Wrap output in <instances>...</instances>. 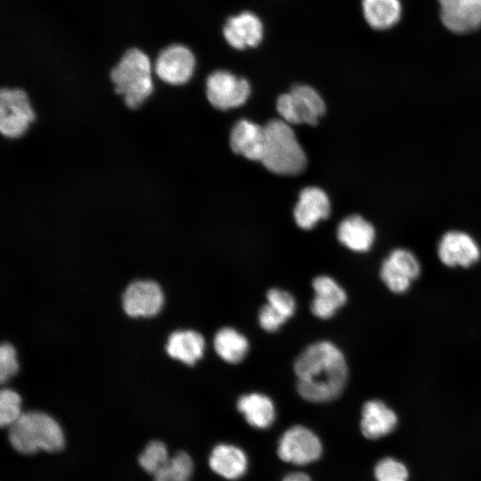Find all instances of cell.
I'll use <instances>...</instances> for the list:
<instances>
[{
    "instance_id": "1",
    "label": "cell",
    "mask_w": 481,
    "mask_h": 481,
    "mask_svg": "<svg viewBox=\"0 0 481 481\" xmlns=\"http://www.w3.org/2000/svg\"><path fill=\"white\" fill-rule=\"evenodd\" d=\"M297 390L305 400L328 403L343 392L348 368L343 353L330 341L308 346L296 359Z\"/></svg>"
},
{
    "instance_id": "2",
    "label": "cell",
    "mask_w": 481,
    "mask_h": 481,
    "mask_svg": "<svg viewBox=\"0 0 481 481\" xmlns=\"http://www.w3.org/2000/svg\"><path fill=\"white\" fill-rule=\"evenodd\" d=\"M114 92L124 105L135 110L143 106L154 90L149 57L137 48L126 50L110 72Z\"/></svg>"
},
{
    "instance_id": "3",
    "label": "cell",
    "mask_w": 481,
    "mask_h": 481,
    "mask_svg": "<svg viewBox=\"0 0 481 481\" xmlns=\"http://www.w3.org/2000/svg\"><path fill=\"white\" fill-rule=\"evenodd\" d=\"M264 130L265 142L260 162L265 167L282 175L301 173L306 166V155L291 125L276 118L268 121Z\"/></svg>"
},
{
    "instance_id": "4",
    "label": "cell",
    "mask_w": 481,
    "mask_h": 481,
    "mask_svg": "<svg viewBox=\"0 0 481 481\" xmlns=\"http://www.w3.org/2000/svg\"><path fill=\"white\" fill-rule=\"evenodd\" d=\"M9 440L23 454L38 451L57 452L64 446V435L59 423L48 414L34 411L22 412L9 427Z\"/></svg>"
},
{
    "instance_id": "5",
    "label": "cell",
    "mask_w": 481,
    "mask_h": 481,
    "mask_svg": "<svg viewBox=\"0 0 481 481\" xmlns=\"http://www.w3.org/2000/svg\"><path fill=\"white\" fill-rule=\"evenodd\" d=\"M36 119V110L25 90L20 87H3L0 90V133L3 137L20 139Z\"/></svg>"
},
{
    "instance_id": "6",
    "label": "cell",
    "mask_w": 481,
    "mask_h": 481,
    "mask_svg": "<svg viewBox=\"0 0 481 481\" xmlns=\"http://www.w3.org/2000/svg\"><path fill=\"white\" fill-rule=\"evenodd\" d=\"M276 110L281 118L289 125L314 126L325 113V103L314 87L296 85L278 97Z\"/></svg>"
},
{
    "instance_id": "7",
    "label": "cell",
    "mask_w": 481,
    "mask_h": 481,
    "mask_svg": "<svg viewBox=\"0 0 481 481\" xmlns=\"http://www.w3.org/2000/svg\"><path fill=\"white\" fill-rule=\"evenodd\" d=\"M249 95V81L229 70H215L206 79L207 99L218 110L238 108L248 101Z\"/></svg>"
},
{
    "instance_id": "8",
    "label": "cell",
    "mask_w": 481,
    "mask_h": 481,
    "mask_svg": "<svg viewBox=\"0 0 481 481\" xmlns=\"http://www.w3.org/2000/svg\"><path fill=\"white\" fill-rule=\"evenodd\" d=\"M322 452V444L319 437L309 428L294 426L287 429L281 436L277 454L288 463L306 465L317 461Z\"/></svg>"
},
{
    "instance_id": "9",
    "label": "cell",
    "mask_w": 481,
    "mask_h": 481,
    "mask_svg": "<svg viewBox=\"0 0 481 481\" xmlns=\"http://www.w3.org/2000/svg\"><path fill=\"white\" fill-rule=\"evenodd\" d=\"M420 271V263L414 253L407 249L397 248L391 250L383 260L379 275L391 292L402 294L409 290Z\"/></svg>"
},
{
    "instance_id": "10",
    "label": "cell",
    "mask_w": 481,
    "mask_h": 481,
    "mask_svg": "<svg viewBox=\"0 0 481 481\" xmlns=\"http://www.w3.org/2000/svg\"><path fill=\"white\" fill-rule=\"evenodd\" d=\"M196 58L184 45L173 44L161 50L154 63L158 78L170 86L186 84L193 76Z\"/></svg>"
},
{
    "instance_id": "11",
    "label": "cell",
    "mask_w": 481,
    "mask_h": 481,
    "mask_svg": "<svg viewBox=\"0 0 481 481\" xmlns=\"http://www.w3.org/2000/svg\"><path fill=\"white\" fill-rule=\"evenodd\" d=\"M437 257L448 267L467 268L481 257V249L477 240L461 230L444 232L437 243Z\"/></svg>"
},
{
    "instance_id": "12",
    "label": "cell",
    "mask_w": 481,
    "mask_h": 481,
    "mask_svg": "<svg viewBox=\"0 0 481 481\" xmlns=\"http://www.w3.org/2000/svg\"><path fill=\"white\" fill-rule=\"evenodd\" d=\"M222 34L230 47L243 51L256 48L263 42L265 26L257 13L242 11L227 18Z\"/></svg>"
},
{
    "instance_id": "13",
    "label": "cell",
    "mask_w": 481,
    "mask_h": 481,
    "mask_svg": "<svg viewBox=\"0 0 481 481\" xmlns=\"http://www.w3.org/2000/svg\"><path fill=\"white\" fill-rule=\"evenodd\" d=\"M164 302L159 285L153 281L130 283L123 294V308L131 317H151L161 309Z\"/></svg>"
},
{
    "instance_id": "14",
    "label": "cell",
    "mask_w": 481,
    "mask_h": 481,
    "mask_svg": "<svg viewBox=\"0 0 481 481\" xmlns=\"http://www.w3.org/2000/svg\"><path fill=\"white\" fill-rule=\"evenodd\" d=\"M444 25L462 34L481 27V0H438Z\"/></svg>"
},
{
    "instance_id": "15",
    "label": "cell",
    "mask_w": 481,
    "mask_h": 481,
    "mask_svg": "<svg viewBox=\"0 0 481 481\" xmlns=\"http://www.w3.org/2000/svg\"><path fill=\"white\" fill-rule=\"evenodd\" d=\"M330 200L321 188L310 186L299 193L298 201L294 208V219L302 229L309 230L329 216Z\"/></svg>"
},
{
    "instance_id": "16",
    "label": "cell",
    "mask_w": 481,
    "mask_h": 481,
    "mask_svg": "<svg viewBox=\"0 0 481 481\" xmlns=\"http://www.w3.org/2000/svg\"><path fill=\"white\" fill-rule=\"evenodd\" d=\"M314 297L311 303L312 314L323 320L331 318L346 302V291L327 275H320L313 281Z\"/></svg>"
},
{
    "instance_id": "17",
    "label": "cell",
    "mask_w": 481,
    "mask_h": 481,
    "mask_svg": "<svg viewBox=\"0 0 481 481\" xmlns=\"http://www.w3.org/2000/svg\"><path fill=\"white\" fill-rule=\"evenodd\" d=\"M397 423L396 413L382 401L370 400L363 405L360 428L366 438L385 436L394 431Z\"/></svg>"
},
{
    "instance_id": "18",
    "label": "cell",
    "mask_w": 481,
    "mask_h": 481,
    "mask_svg": "<svg viewBox=\"0 0 481 481\" xmlns=\"http://www.w3.org/2000/svg\"><path fill=\"white\" fill-rule=\"evenodd\" d=\"M264 142V126L248 119L239 120L231 131L230 145L232 151L250 160H261Z\"/></svg>"
},
{
    "instance_id": "19",
    "label": "cell",
    "mask_w": 481,
    "mask_h": 481,
    "mask_svg": "<svg viewBox=\"0 0 481 481\" xmlns=\"http://www.w3.org/2000/svg\"><path fill=\"white\" fill-rule=\"evenodd\" d=\"M338 240L352 251H369L376 238L374 226L359 215H352L343 219L338 226Z\"/></svg>"
},
{
    "instance_id": "20",
    "label": "cell",
    "mask_w": 481,
    "mask_h": 481,
    "mask_svg": "<svg viewBox=\"0 0 481 481\" xmlns=\"http://www.w3.org/2000/svg\"><path fill=\"white\" fill-rule=\"evenodd\" d=\"M210 469L228 480L241 477L248 469V458L240 448L227 444L215 446L208 458Z\"/></svg>"
},
{
    "instance_id": "21",
    "label": "cell",
    "mask_w": 481,
    "mask_h": 481,
    "mask_svg": "<svg viewBox=\"0 0 481 481\" xmlns=\"http://www.w3.org/2000/svg\"><path fill=\"white\" fill-rule=\"evenodd\" d=\"M237 409L246 421L255 428H267L275 420V407L273 401L261 393L241 395L237 401Z\"/></svg>"
},
{
    "instance_id": "22",
    "label": "cell",
    "mask_w": 481,
    "mask_h": 481,
    "mask_svg": "<svg viewBox=\"0 0 481 481\" xmlns=\"http://www.w3.org/2000/svg\"><path fill=\"white\" fill-rule=\"evenodd\" d=\"M172 358L193 365L204 354L205 340L195 330H177L170 334L166 346Z\"/></svg>"
},
{
    "instance_id": "23",
    "label": "cell",
    "mask_w": 481,
    "mask_h": 481,
    "mask_svg": "<svg viewBox=\"0 0 481 481\" xmlns=\"http://www.w3.org/2000/svg\"><path fill=\"white\" fill-rule=\"evenodd\" d=\"M363 14L374 29H387L398 22L402 6L399 0H362Z\"/></svg>"
},
{
    "instance_id": "24",
    "label": "cell",
    "mask_w": 481,
    "mask_h": 481,
    "mask_svg": "<svg viewBox=\"0 0 481 481\" xmlns=\"http://www.w3.org/2000/svg\"><path fill=\"white\" fill-rule=\"evenodd\" d=\"M214 347L221 359L228 363H239L249 348L247 338L231 327L220 329L214 338Z\"/></svg>"
},
{
    "instance_id": "25",
    "label": "cell",
    "mask_w": 481,
    "mask_h": 481,
    "mask_svg": "<svg viewBox=\"0 0 481 481\" xmlns=\"http://www.w3.org/2000/svg\"><path fill=\"white\" fill-rule=\"evenodd\" d=\"M193 462L185 452H178L153 475L154 481H190Z\"/></svg>"
},
{
    "instance_id": "26",
    "label": "cell",
    "mask_w": 481,
    "mask_h": 481,
    "mask_svg": "<svg viewBox=\"0 0 481 481\" xmlns=\"http://www.w3.org/2000/svg\"><path fill=\"white\" fill-rule=\"evenodd\" d=\"M168 460V452L165 444L160 441H151L139 455L138 462L147 473L153 476Z\"/></svg>"
},
{
    "instance_id": "27",
    "label": "cell",
    "mask_w": 481,
    "mask_h": 481,
    "mask_svg": "<svg viewBox=\"0 0 481 481\" xmlns=\"http://www.w3.org/2000/svg\"><path fill=\"white\" fill-rule=\"evenodd\" d=\"M22 414L21 398L15 391L5 388L0 391V425L10 427Z\"/></svg>"
},
{
    "instance_id": "28",
    "label": "cell",
    "mask_w": 481,
    "mask_h": 481,
    "mask_svg": "<svg viewBox=\"0 0 481 481\" xmlns=\"http://www.w3.org/2000/svg\"><path fill=\"white\" fill-rule=\"evenodd\" d=\"M374 476L377 481H407L408 469L404 463L387 457L376 464Z\"/></svg>"
},
{
    "instance_id": "29",
    "label": "cell",
    "mask_w": 481,
    "mask_h": 481,
    "mask_svg": "<svg viewBox=\"0 0 481 481\" xmlns=\"http://www.w3.org/2000/svg\"><path fill=\"white\" fill-rule=\"evenodd\" d=\"M267 304L287 320L295 313L296 301L291 294L280 289H271L266 293Z\"/></svg>"
},
{
    "instance_id": "30",
    "label": "cell",
    "mask_w": 481,
    "mask_h": 481,
    "mask_svg": "<svg viewBox=\"0 0 481 481\" xmlns=\"http://www.w3.org/2000/svg\"><path fill=\"white\" fill-rule=\"evenodd\" d=\"M14 347L9 343L0 346V382L4 384L19 370V363Z\"/></svg>"
},
{
    "instance_id": "31",
    "label": "cell",
    "mask_w": 481,
    "mask_h": 481,
    "mask_svg": "<svg viewBox=\"0 0 481 481\" xmlns=\"http://www.w3.org/2000/svg\"><path fill=\"white\" fill-rule=\"evenodd\" d=\"M288 320L273 309L267 303L258 313V322L261 328L267 332L278 330Z\"/></svg>"
},
{
    "instance_id": "32",
    "label": "cell",
    "mask_w": 481,
    "mask_h": 481,
    "mask_svg": "<svg viewBox=\"0 0 481 481\" xmlns=\"http://www.w3.org/2000/svg\"><path fill=\"white\" fill-rule=\"evenodd\" d=\"M282 481H312L311 477L304 472H293L285 476Z\"/></svg>"
}]
</instances>
